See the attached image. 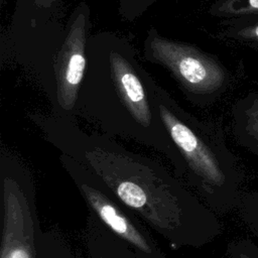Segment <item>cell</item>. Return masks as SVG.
<instances>
[{
    "mask_svg": "<svg viewBox=\"0 0 258 258\" xmlns=\"http://www.w3.org/2000/svg\"><path fill=\"white\" fill-rule=\"evenodd\" d=\"M44 139L91 172L119 203L175 247H198L211 232L208 210L158 161L106 133L87 132L73 117L32 114Z\"/></svg>",
    "mask_w": 258,
    "mask_h": 258,
    "instance_id": "obj_1",
    "label": "cell"
},
{
    "mask_svg": "<svg viewBox=\"0 0 258 258\" xmlns=\"http://www.w3.org/2000/svg\"><path fill=\"white\" fill-rule=\"evenodd\" d=\"M156 88L127 38L109 31L91 34L76 115L97 124L112 137L162 153L179 178L180 158L160 118Z\"/></svg>",
    "mask_w": 258,
    "mask_h": 258,
    "instance_id": "obj_2",
    "label": "cell"
},
{
    "mask_svg": "<svg viewBox=\"0 0 258 258\" xmlns=\"http://www.w3.org/2000/svg\"><path fill=\"white\" fill-rule=\"evenodd\" d=\"M156 97L160 118L180 158L179 179L197 195L214 202L229 179L217 133L158 85Z\"/></svg>",
    "mask_w": 258,
    "mask_h": 258,
    "instance_id": "obj_3",
    "label": "cell"
},
{
    "mask_svg": "<svg viewBox=\"0 0 258 258\" xmlns=\"http://www.w3.org/2000/svg\"><path fill=\"white\" fill-rule=\"evenodd\" d=\"M60 7L45 9L35 0H15L7 31L1 36V63L13 61L33 78L52 105L54 62L64 39Z\"/></svg>",
    "mask_w": 258,
    "mask_h": 258,
    "instance_id": "obj_4",
    "label": "cell"
},
{
    "mask_svg": "<svg viewBox=\"0 0 258 258\" xmlns=\"http://www.w3.org/2000/svg\"><path fill=\"white\" fill-rule=\"evenodd\" d=\"M2 230L0 258H38L40 228L34 178L28 166L12 151L0 152Z\"/></svg>",
    "mask_w": 258,
    "mask_h": 258,
    "instance_id": "obj_5",
    "label": "cell"
},
{
    "mask_svg": "<svg viewBox=\"0 0 258 258\" xmlns=\"http://www.w3.org/2000/svg\"><path fill=\"white\" fill-rule=\"evenodd\" d=\"M143 55L162 67L188 102L205 106L226 87L227 73L221 62L198 46L162 35L150 27L143 41Z\"/></svg>",
    "mask_w": 258,
    "mask_h": 258,
    "instance_id": "obj_6",
    "label": "cell"
},
{
    "mask_svg": "<svg viewBox=\"0 0 258 258\" xmlns=\"http://www.w3.org/2000/svg\"><path fill=\"white\" fill-rule=\"evenodd\" d=\"M59 161L90 213L130 247L138 258H166L137 217L119 203L91 172L66 155L60 154Z\"/></svg>",
    "mask_w": 258,
    "mask_h": 258,
    "instance_id": "obj_7",
    "label": "cell"
},
{
    "mask_svg": "<svg viewBox=\"0 0 258 258\" xmlns=\"http://www.w3.org/2000/svg\"><path fill=\"white\" fill-rule=\"evenodd\" d=\"M91 30V9L80 2L66 22L64 39L54 62L55 99L52 113L61 117L76 116L79 91L88 61V41Z\"/></svg>",
    "mask_w": 258,
    "mask_h": 258,
    "instance_id": "obj_8",
    "label": "cell"
},
{
    "mask_svg": "<svg viewBox=\"0 0 258 258\" xmlns=\"http://www.w3.org/2000/svg\"><path fill=\"white\" fill-rule=\"evenodd\" d=\"M83 237L90 258H138L92 213L87 218Z\"/></svg>",
    "mask_w": 258,
    "mask_h": 258,
    "instance_id": "obj_9",
    "label": "cell"
},
{
    "mask_svg": "<svg viewBox=\"0 0 258 258\" xmlns=\"http://www.w3.org/2000/svg\"><path fill=\"white\" fill-rule=\"evenodd\" d=\"M38 258H77L66 238L54 229L44 231Z\"/></svg>",
    "mask_w": 258,
    "mask_h": 258,
    "instance_id": "obj_10",
    "label": "cell"
},
{
    "mask_svg": "<svg viewBox=\"0 0 258 258\" xmlns=\"http://www.w3.org/2000/svg\"><path fill=\"white\" fill-rule=\"evenodd\" d=\"M210 12L219 16L258 13V0H219L211 7Z\"/></svg>",
    "mask_w": 258,
    "mask_h": 258,
    "instance_id": "obj_11",
    "label": "cell"
},
{
    "mask_svg": "<svg viewBox=\"0 0 258 258\" xmlns=\"http://www.w3.org/2000/svg\"><path fill=\"white\" fill-rule=\"evenodd\" d=\"M158 0H117L119 15L125 21L132 22L142 16Z\"/></svg>",
    "mask_w": 258,
    "mask_h": 258,
    "instance_id": "obj_12",
    "label": "cell"
},
{
    "mask_svg": "<svg viewBox=\"0 0 258 258\" xmlns=\"http://www.w3.org/2000/svg\"><path fill=\"white\" fill-rule=\"evenodd\" d=\"M246 128L249 134L258 142V101L247 112Z\"/></svg>",
    "mask_w": 258,
    "mask_h": 258,
    "instance_id": "obj_13",
    "label": "cell"
},
{
    "mask_svg": "<svg viewBox=\"0 0 258 258\" xmlns=\"http://www.w3.org/2000/svg\"><path fill=\"white\" fill-rule=\"evenodd\" d=\"M232 35L240 38L258 40V23L252 26H245L241 29H237L233 31Z\"/></svg>",
    "mask_w": 258,
    "mask_h": 258,
    "instance_id": "obj_14",
    "label": "cell"
},
{
    "mask_svg": "<svg viewBox=\"0 0 258 258\" xmlns=\"http://www.w3.org/2000/svg\"><path fill=\"white\" fill-rule=\"evenodd\" d=\"M36 4L45 9H51V8H56L60 7L61 0H35Z\"/></svg>",
    "mask_w": 258,
    "mask_h": 258,
    "instance_id": "obj_15",
    "label": "cell"
},
{
    "mask_svg": "<svg viewBox=\"0 0 258 258\" xmlns=\"http://www.w3.org/2000/svg\"><path fill=\"white\" fill-rule=\"evenodd\" d=\"M239 258H250V256H248V255H246V254H244V253H241V254L239 255Z\"/></svg>",
    "mask_w": 258,
    "mask_h": 258,
    "instance_id": "obj_16",
    "label": "cell"
},
{
    "mask_svg": "<svg viewBox=\"0 0 258 258\" xmlns=\"http://www.w3.org/2000/svg\"><path fill=\"white\" fill-rule=\"evenodd\" d=\"M4 3H5V0H0V4H1V7L4 5Z\"/></svg>",
    "mask_w": 258,
    "mask_h": 258,
    "instance_id": "obj_17",
    "label": "cell"
}]
</instances>
